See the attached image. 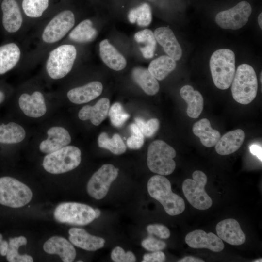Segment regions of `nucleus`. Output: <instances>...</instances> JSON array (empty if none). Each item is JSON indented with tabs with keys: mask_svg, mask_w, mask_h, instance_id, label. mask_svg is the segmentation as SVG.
Masks as SVG:
<instances>
[{
	"mask_svg": "<svg viewBox=\"0 0 262 262\" xmlns=\"http://www.w3.org/2000/svg\"><path fill=\"white\" fill-rule=\"evenodd\" d=\"M147 187L149 195L160 202L168 214L175 216L184 211L183 199L173 193L170 182L163 175H156L151 177Z\"/></svg>",
	"mask_w": 262,
	"mask_h": 262,
	"instance_id": "f257e3e1",
	"label": "nucleus"
},
{
	"mask_svg": "<svg viewBox=\"0 0 262 262\" xmlns=\"http://www.w3.org/2000/svg\"><path fill=\"white\" fill-rule=\"evenodd\" d=\"M210 67L214 85L225 90L231 85L235 73V58L230 49H221L215 51L210 60Z\"/></svg>",
	"mask_w": 262,
	"mask_h": 262,
	"instance_id": "f03ea898",
	"label": "nucleus"
},
{
	"mask_svg": "<svg viewBox=\"0 0 262 262\" xmlns=\"http://www.w3.org/2000/svg\"><path fill=\"white\" fill-rule=\"evenodd\" d=\"M233 99L242 104H248L255 98L258 90L256 74L249 65L242 64L238 66L231 83Z\"/></svg>",
	"mask_w": 262,
	"mask_h": 262,
	"instance_id": "7ed1b4c3",
	"label": "nucleus"
},
{
	"mask_svg": "<svg viewBox=\"0 0 262 262\" xmlns=\"http://www.w3.org/2000/svg\"><path fill=\"white\" fill-rule=\"evenodd\" d=\"M175 150L164 141L157 140L149 145L147 154V164L149 170L161 175H168L176 167L173 158Z\"/></svg>",
	"mask_w": 262,
	"mask_h": 262,
	"instance_id": "20e7f679",
	"label": "nucleus"
},
{
	"mask_svg": "<svg viewBox=\"0 0 262 262\" xmlns=\"http://www.w3.org/2000/svg\"><path fill=\"white\" fill-rule=\"evenodd\" d=\"M81 161L80 149L73 146H66L48 154L43 161L44 168L47 172L59 174L76 168Z\"/></svg>",
	"mask_w": 262,
	"mask_h": 262,
	"instance_id": "39448f33",
	"label": "nucleus"
},
{
	"mask_svg": "<svg viewBox=\"0 0 262 262\" xmlns=\"http://www.w3.org/2000/svg\"><path fill=\"white\" fill-rule=\"evenodd\" d=\"M76 56L77 50L72 45L64 44L53 49L46 64L49 76L54 80L65 77L72 69Z\"/></svg>",
	"mask_w": 262,
	"mask_h": 262,
	"instance_id": "423d86ee",
	"label": "nucleus"
},
{
	"mask_svg": "<svg viewBox=\"0 0 262 262\" xmlns=\"http://www.w3.org/2000/svg\"><path fill=\"white\" fill-rule=\"evenodd\" d=\"M33 193L25 184L10 177L0 178V204L19 208L28 204Z\"/></svg>",
	"mask_w": 262,
	"mask_h": 262,
	"instance_id": "0eeeda50",
	"label": "nucleus"
},
{
	"mask_svg": "<svg viewBox=\"0 0 262 262\" xmlns=\"http://www.w3.org/2000/svg\"><path fill=\"white\" fill-rule=\"evenodd\" d=\"M193 179H187L182 183V189L188 201L196 209L207 210L212 205L213 201L205 190L207 177L201 171L196 170L192 174Z\"/></svg>",
	"mask_w": 262,
	"mask_h": 262,
	"instance_id": "6e6552de",
	"label": "nucleus"
},
{
	"mask_svg": "<svg viewBox=\"0 0 262 262\" xmlns=\"http://www.w3.org/2000/svg\"><path fill=\"white\" fill-rule=\"evenodd\" d=\"M54 216L60 223L83 226L95 219V213L94 209L89 205L77 202H64L56 208Z\"/></svg>",
	"mask_w": 262,
	"mask_h": 262,
	"instance_id": "1a4fd4ad",
	"label": "nucleus"
},
{
	"mask_svg": "<svg viewBox=\"0 0 262 262\" xmlns=\"http://www.w3.org/2000/svg\"><path fill=\"white\" fill-rule=\"evenodd\" d=\"M75 16L70 10H63L55 15L43 31L42 39L46 44H54L63 38L75 24Z\"/></svg>",
	"mask_w": 262,
	"mask_h": 262,
	"instance_id": "9d476101",
	"label": "nucleus"
},
{
	"mask_svg": "<svg viewBox=\"0 0 262 262\" xmlns=\"http://www.w3.org/2000/svg\"><path fill=\"white\" fill-rule=\"evenodd\" d=\"M118 174V169L112 164H105L101 166L92 175L87 183L88 194L96 199L104 198Z\"/></svg>",
	"mask_w": 262,
	"mask_h": 262,
	"instance_id": "9b49d317",
	"label": "nucleus"
},
{
	"mask_svg": "<svg viewBox=\"0 0 262 262\" xmlns=\"http://www.w3.org/2000/svg\"><path fill=\"white\" fill-rule=\"evenodd\" d=\"M251 12L250 4L247 1H242L233 7L217 14L215 22L223 29H239L247 22Z\"/></svg>",
	"mask_w": 262,
	"mask_h": 262,
	"instance_id": "f8f14e48",
	"label": "nucleus"
},
{
	"mask_svg": "<svg viewBox=\"0 0 262 262\" xmlns=\"http://www.w3.org/2000/svg\"><path fill=\"white\" fill-rule=\"evenodd\" d=\"M186 243L193 248H207L213 252H220L224 248L222 239L212 232L207 233L201 229L188 233L185 238Z\"/></svg>",
	"mask_w": 262,
	"mask_h": 262,
	"instance_id": "ddd939ff",
	"label": "nucleus"
},
{
	"mask_svg": "<svg viewBox=\"0 0 262 262\" xmlns=\"http://www.w3.org/2000/svg\"><path fill=\"white\" fill-rule=\"evenodd\" d=\"M216 231L218 237L232 245H242L246 240L239 223L233 218L220 221L216 226Z\"/></svg>",
	"mask_w": 262,
	"mask_h": 262,
	"instance_id": "4468645a",
	"label": "nucleus"
},
{
	"mask_svg": "<svg viewBox=\"0 0 262 262\" xmlns=\"http://www.w3.org/2000/svg\"><path fill=\"white\" fill-rule=\"evenodd\" d=\"M18 103L24 114L31 117H41L47 111L44 97L39 91H35L31 95L22 94L19 98Z\"/></svg>",
	"mask_w": 262,
	"mask_h": 262,
	"instance_id": "2eb2a0df",
	"label": "nucleus"
},
{
	"mask_svg": "<svg viewBox=\"0 0 262 262\" xmlns=\"http://www.w3.org/2000/svg\"><path fill=\"white\" fill-rule=\"evenodd\" d=\"M48 138L41 142L40 151L50 153L67 146L71 142V136L68 131L61 127H53L47 131Z\"/></svg>",
	"mask_w": 262,
	"mask_h": 262,
	"instance_id": "dca6fc26",
	"label": "nucleus"
},
{
	"mask_svg": "<svg viewBox=\"0 0 262 262\" xmlns=\"http://www.w3.org/2000/svg\"><path fill=\"white\" fill-rule=\"evenodd\" d=\"M2 25L8 33H14L21 28L23 18L18 4L15 0H3L1 3Z\"/></svg>",
	"mask_w": 262,
	"mask_h": 262,
	"instance_id": "f3484780",
	"label": "nucleus"
},
{
	"mask_svg": "<svg viewBox=\"0 0 262 262\" xmlns=\"http://www.w3.org/2000/svg\"><path fill=\"white\" fill-rule=\"evenodd\" d=\"M154 34L156 41L168 56L175 61L180 59L182 54L181 48L170 28L166 27L158 28L155 30Z\"/></svg>",
	"mask_w": 262,
	"mask_h": 262,
	"instance_id": "a211bd4d",
	"label": "nucleus"
},
{
	"mask_svg": "<svg viewBox=\"0 0 262 262\" xmlns=\"http://www.w3.org/2000/svg\"><path fill=\"white\" fill-rule=\"evenodd\" d=\"M69 240L75 246L88 251H96L104 246L105 240L92 235L82 228H72L69 231Z\"/></svg>",
	"mask_w": 262,
	"mask_h": 262,
	"instance_id": "6ab92c4d",
	"label": "nucleus"
},
{
	"mask_svg": "<svg viewBox=\"0 0 262 262\" xmlns=\"http://www.w3.org/2000/svg\"><path fill=\"white\" fill-rule=\"evenodd\" d=\"M43 249L47 253L58 255L64 262H73L76 256L72 244L64 237L58 236L48 239L43 245Z\"/></svg>",
	"mask_w": 262,
	"mask_h": 262,
	"instance_id": "aec40b11",
	"label": "nucleus"
},
{
	"mask_svg": "<svg viewBox=\"0 0 262 262\" xmlns=\"http://www.w3.org/2000/svg\"><path fill=\"white\" fill-rule=\"evenodd\" d=\"M102 90V83L98 81H94L70 90L67 96L71 102L80 104L96 98L101 94Z\"/></svg>",
	"mask_w": 262,
	"mask_h": 262,
	"instance_id": "412c9836",
	"label": "nucleus"
},
{
	"mask_svg": "<svg viewBox=\"0 0 262 262\" xmlns=\"http://www.w3.org/2000/svg\"><path fill=\"white\" fill-rule=\"evenodd\" d=\"M110 100L106 98L98 100L94 106H83L79 112L78 117L82 121L90 120L95 126L99 125L108 116Z\"/></svg>",
	"mask_w": 262,
	"mask_h": 262,
	"instance_id": "4be33fe9",
	"label": "nucleus"
},
{
	"mask_svg": "<svg viewBox=\"0 0 262 262\" xmlns=\"http://www.w3.org/2000/svg\"><path fill=\"white\" fill-rule=\"evenodd\" d=\"M244 131L236 129L223 135L215 145L216 152L221 155H227L236 151L242 146L245 139Z\"/></svg>",
	"mask_w": 262,
	"mask_h": 262,
	"instance_id": "5701e85b",
	"label": "nucleus"
},
{
	"mask_svg": "<svg viewBox=\"0 0 262 262\" xmlns=\"http://www.w3.org/2000/svg\"><path fill=\"white\" fill-rule=\"evenodd\" d=\"M99 55L102 61L113 70H121L126 66L127 61L124 56L107 39L100 42Z\"/></svg>",
	"mask_w": 262,
	"mask_h": 262,
	"instance_id": "b1692460",
	"label": "nucleus"
},
{
	"mask_svg": "<svg viewBox=\"0 0 262 262\" xmlns=\"http://www.w3.org/2000/svg\"><path fill=\"white\" fill-rule=\"evenodd\" d=\"M180 96L187 103V114L192 118H197L203 108V98L200 93L189 85L183 86L180 90Z\"/></svg>",
	"mask_w": 262,
	"mask_h": 262,
	"instance_id": "393cba45",
	"label": "nucleus"
},
{
	"mask_svg": "<svg viewBox=\"0 0 262 262\" xmlns=\"http://www.w3.org/2000/svg\"><path fill=\"white\" fill-rule=\"evenodd\" d=\"M193 132L200 138L201 144L208 147L215 146L221 137L220 133L212 128L207 118L201 119L195 123L193 127Z\"/></svg>",
	"mask_w": 262,
	"mask_h": 262,
	"instance_id": "a878e982",
	"label": "nucleus"
},
{
	"mask_svg": "<svg viewBox=\"0 0 262 262\" xmlns=\"http://www.w3.org/2000/svg\"><path fill=\"white\" fill-rule=\"evenodd\" d=\"M131 76L134 81L148 95H154L159 90L157 80L150 73L148 69L138 66L133 68Z\"/></svg>",
	"mask_w": 262,
	"mask_h": 262,
	"instance_id": "bb28decb",
	"label": "nucleus"
},
{
	"mask_svg": "<svg viewBox=\"0 0 262 262\" xmlns=\"http://www.w3.org/2000/svg\"><path fill=\"white\" fill-rule=\"evenodd\" d=\"M21 57L18 46L10 43L0 47V74H3L14 68Z\"/></svg>",
	"mask_w": 262,
	"mask_h": 262,
	"instance_id": "cd10ccee",
	"label": "nucleus"
},
{
	"mask_svg": "<svg viewBox=\"0 0 262 262\" xmlns=\"http://www.w3.org/2000/svg\"><path fill=\"white\" fill-rule=\"evenodd\" d=\"M176 66V61L168 56L163 55L152 60L148 70L157 80L161 81L173 71Z\"/></svg>",
	"mask_w": 262,
	"mask_h": 262,
	"instance_id": "c85d7f7f",
	"label": "nucleus"
},
{
	"mask_svg": "<svg viewBox=\"0 0 262 262\" xmlns=\"http://www.w3.org/2000/svg\"><path fill=\"white\" fill-rule=\"evenodd\" d=\"M97 34V31L94 28L92 21L86 19L73 29L69 33V38L76 42L86 43L93 41Z\"/></svg>",
	"mask_w": 262,
	"mask_h": 262,
	"instance_id": "c756f323",
	"label": "nucleus"
},
{
	"mask_svg": "<svg viewBox=\"0 0 262 262\" xmlns=\"http://www.w3.org/2000/svg\"><path fill=\"white\" fill-rule=\"evenodd\" d=\"M26 132L24 128L14 122L0 125V143L16 144L24 140Z\"/></svg>",
	"mask_w": 262,
	"mask_h": 262,
	"instance_id": "7c9ffc66",
	"label": "nucleus"
},
{
	"mask_svg": "<svg viewBox=\"0 0 262 262\" xmlns=\"http://www.w3.org/2000/svg\"><path fill=\"white\" fill-rule=\"evenodd\" d=\"M134 39L141 45L139 48L143 57L146 59L152 58L156 47L154 33L149 29H144L137 32Z\"/></svg>",
	"mask_w": 262,
	"mask_h": 262,
	"instance_id": "2f4dec72",
	"label": "nucleus"
},
{
	"mask_svg": "<svg viewBox=\"0 0 262 262\" xmlns=\"http://www.w3.org/2000/svg\"><path fill=\"white\" fill-rule=\"evenodd\" d=\"M99 147L108 149L115 155H120L125 152L126 146L119 134L115 133L109 138L105 132H101L98 137Z\"/></svg>",
	"mask_w": 262,
	"mask_h": 262,
	"instance_id": "473e14b6",
	"label": "nucleus"
},
{
	"mask_svg": "<svg viewBox=\"0 0 262 262\" xmlns=\"http://www.w3.org/2000/svg\"><path fill=\"white\" fill-rule=\"evenodd\" d=\"M27 241L24 236L10 238L6 254V258L10 262H32L33 258L28 255H20L18 249L21 246L26 245Z\"/></svg>",
	"mask_w": 262,
	"mask_h": 262,
	"instance_id": "72a5a7b5",
	"label": "nucleus"
},
{
	"mask_svg": "<svg viewBox=\"0 0 262 262\" xmlns=\"http://www.w3.org/2000/svg\"><path fill=\"white\" fill-rule=\"evenodd\" d=\"M131 23L136 22L141 27H147L151 22L152 13L150 6L146 3L131 9L128 16Z\"/></svg>",
	"mask_w": 262,
	"mask_h": 262,
	"instance_id": "f704fd0d",
	"label": "nucleus"
},
{
	"mask_svg": "<svg viewBox=\"0 0 262 262\" xmlns=\"http://www.w3.org/2000/svg\"><path fill=\"white\" fill-rule=\"evenodd\" d=\"M49 4V0H23L22 7L27 16L38 18L42 16Z\"/></svg>",
	"mask_w": 262,
	"mask_h": 262,
	"instance_id": "c9c22d12",
	"label": "nucleus"
},
{
	"mask_svg": "<svg viewBox=\"0 0 262 262\" xmlns=\"http://www.w3.org/2000/svg\"><path fill=\"white\" fill-rule=\"evenodd\" d=\"M112 124L115 127H122L130 117L121 103L115 102L109 108L108 114Z\"/></svg>",
	"mask_w": 262,
	"mask_h": 262,
	"instance_id": "e433bc0d",
	"label": "nucleus"
},
{
	"mask_svg": "<svg viewBox=\"0 0 262 262\" xmlns=\"http://www.w3.org/2000/svg\"><path fill=\"white\" fill-rule=\"evenodd\" d=\"M134 120L143 134L147 137L153 136L159 128V121L157 118H151L145 121L141 118L136 117Z\"/></svg>",
	"mask_w": 262,
	"mask_h": 262,
	"instance_id": "4c0bfd02",
	"label": "nucleus"
},
{
	"mask_svg": "<svg viewBox=\"0 0 262 262\" xmlns=\"http://www.w3.org/2000/svg\"><path fill=\"white\" fill-rule=\"evenodd\" d=\"M130 130L132 135L126 141L127 147L132 149H138L144 144V135L135 123L130 125Z\"/></svg>",
	"mask_w": 262,
	"mask_h": 262,
	"instance_id": "58836bf2",
	"label": "nucleus"
},
{
	"mask_svg": "<svg viewBox=\"0 0 262 262\" xmlns=\"http://www.w3.org/2000/svg\"><path fill=\"white\" fill-rule=\"evenodd\" d=\"M111 258L115 262H134L136 261L134 254L131 251L125 252L120 246L115 247L112 251Z\"/></svg>",
	"mask_w": 262,
	"mask_h": 262,
	"instance_id": "ea45409f",
	"label": "nucleus"
},
{
	"mask_svg": "<svg viewBox=\"0 0 262 262\" xmlns=\"http://www.w3.org/2000/svg\"><path fill=\"white\" fill-rule=\"evenodd\" d=\"M142 246L145 249L152 252L161 251L166 246L165 242L152 237H148L141 242Z\"/></svg>",
	"mask_w": 262,
	"mask_h": 262,
	"instance_id": "a19ab883",
	"label": "nucleus"
},
{
	"mask_svg": "<svg viewBox=\"0 0 262 262\" xmlns=\"http://www.w3.org/2000/svg\"><path fill=\"white\" fill-rule=\"evenodd\" d=\"M147 230L149 234H154L162 239H167L170 236L169 229L162 224L149 225L147 227Z\"/></svg>",
	"mask_w": 262,
	"mask_h": 262,
	"instance_id": "79ce46f5",
	"label": "nucleus"
},
{
	"mask_svg": "<svg viewBox=\"0 0 262 262\" xmlns=\"http://www.w3.org/2000/svg\"><path fill=\"white\" fill-rule=\"evenodd\" d=\"M165 260V256L161 251L146 253L143 256V262H163Z\"/></svg>",
	"mask_w": 262,
	"mask_h": 262,
	"instance_id": "37998d69",
	"label": "nucleus"
},
{
	"mask_svg": "<svg viewBox=\"0 0 262 262\" xmlns=\"http://www.w3.org/2000/svg\"><path fill=\"white\" fill-rule=\"evenodd\" d=\"M249 149L250 152L253 155L257 156L261 162L262 161V150L261 146L256 144H252L249 147Z\"/></svg>",
	"mask_w": 262,
	"mask_h": 262,
	"instance_id": "c03bdc74",
	"label": "nucleus"
},
{
	"mask_svg": "<svg viewBox=\"0 0 262 262\" xmlns=\"http://www.w3.org/2000/svg\"><path fill=\"white\" fill-rule=\"evenodd\" d=\"M8 248V243L2 240V236L0 234V254L3 256L6 255Z\"/></svg>",
	"mask_w": 262,
	"mask_h": 262,
	"instance_id": "a18cd8bd",
	"label": "nucleus"
},
{
	"mask_svg": "<svg viewBox=\"0 0 262 262\" xmlns=\"http://www.w3.org/2000/svg\"><path fill=\"white\" fill-rule=\"evenodd\" d=\"M179 262H204L205 261L201 259L192 256H186L178 261Z\"/></svg>",
	"mask_w": 262,
	"mask_h": 262,
	"instance_id": "49530a36",
	"label": "nucleus"
},
{
	"mask_svg": "<svg viewBox=\"0 0 262 262\" xmlns=\"http://www.w3.org/2000/svg\"><path fill=\"white\" fill-rule=\"evenodd\" d=\"M262 13H261L259 15V16L258 17V24H259V25L260 27V28L262 29Z\"/></svg>",
	"mask_w": 262,
	"mask_h": 262,
	"instance_id": "de8ad7c7",
	"label": "nucleus"
},
{
	"mask_svg": "<svg viewBox=\"0 0 262 262\" xmlns=\"http://www.w3.org/2000/svg\"><path fill=\"white\" fill-rule=\"evenodd\" d=\"M95 218H98L100 215L101 212L98 209H95Z\"/></svg>",
	"mask_w": 262,
	"mask_h": 262,
	"instance_id": "09e8293b",
	"label": "nucleus"
},
{
	"mask_svg": "<svg viewBox=\"0 0 262 262\" xmlns=\"http://www.w3.org/2000/svg\"><path fill=\"white\" fill-rule=\"evenodd\" d=\"M5 96L4 93L0 91V103H1L4 99Z\"/></svg>",
	"mask_w": 262,
	"mask_h": 262,
	"instance_id": "8fccbe9b",
	"label": "nucleus"
},
{
	"mask_svg": "<svg viewBox=\"0 0 262 262\" xmlns=\"http://www.w3.org/2000/svg\"><path fill=\"white\" fill-rule=\"evenodd\" d=\"M262 72H261V73H260V82H261V83H262Z\"/></svg>",
	"mask_w": 262,
	"mask_h": 262,
	"instance_id": "3c124183",
	"label": "nucleus"
},
{
	"mask_svg": "<svg viewBox=\"0 0 262 262\" xmlns=\"http://www.w3.org/2000/svg\"><path fill=\"white\" fill-rule=\"evenodd\" d=\"M254 262H262V258L256 260L254 261Z\"/></svg>",
	"mask_w": 262,
	"mask_h": 262,
	"instance_id": "603ef678",
	"label": "nucleus"
},
{
	"mask_svg": "<svg viewBox=\"0 0 262 262\" xmlns=\"http://www.w3.org/2000/svg\"><path fill=\"white\" fill-rule=\"evenodd\" d=\"M82 261H78V262H82Z\"/></svg>",
	"mask_w": 262,
	"mask_h": 262,
	"instance_id": "864d4df0",
	"label": "nucleus"
},
{
	"mask_svg": "<svg viewBox=\"0 0 262 262\" xmlns=\"http://www.w3.org/2000/svg\"></svg>",
	"mask_w": 262,
	"mask_h": 262,
	"instance_id": "5fc2aeb1",
	"label": "nucleus"
}]
</instances>
